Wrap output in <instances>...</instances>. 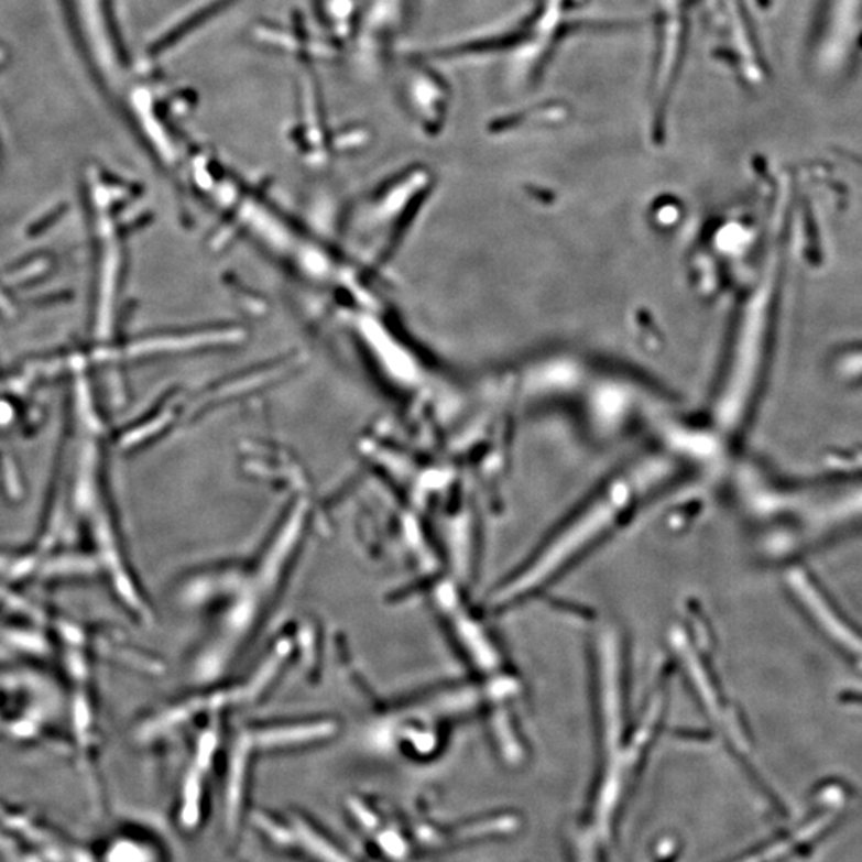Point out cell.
I'll list each match as a JSON object with an SVG mask.
<instances>
[{"label":"cell","instance_id":"1","mask_svg":"<svg viewBox=\"0 0 862 862\" xmlns=\"http://www.w3.org/2000/svg\"><path fill=\"white\" fill-rule=\"evenodd\" d=\"M665 460L652 457L647 462L631 468L626 474L612 479L542 546L541 552L527 560L526 566L516 570L497 590L492 598L495 609L523 604L572 567L574 560L587 555L596 543L622 523L651 484L668 473L670 467Z\"/></svg>","mask_w":862,"mask_h":862},{"label":"cell","instance_id":"2","mask_svg":"<svg viewBox=\"0 0 862 862\" xmlns=\"http://www.w3.org/2000/svg\"><path fill=\"white\" fill-rule=\"evenodd\" d=\"M248 752H250L248 740H241L239 748L233 752L232 764H230L229 782H227L226 790V819L230 830L236 829L237 822H239Z\"/></svg>","mask_w":862,"mask_h":862},{"label":"cell","instance_id":"3","mask_svg":"<svg viewBox=\"0 0 862 862\" xmlns=\"http://www.w3.org/2000/svg\"><path fill=\"white\" fill-rule=\"evenodd\" d=\"M294 836L312 854L323 862H351L346 854L340 853L335 845L323 839L303 819H294Z\"/></svg>","mask_w":862,"mask_h":862},{"label":"cell","instance_id":"4","mask_svg":"<svg viewBox=\"0 0 862 862\" xmlns=\"http://www.w3.org/2000/svg\"><path fill=\"white\" fill-rule=\"evenodd\" d=\"M201 776L197 770H192L184 786L183 822L187 828H195L200 821Z\"/></svg>","mask_w":862,"mask_h":862},{"label":"cell","instance_id":"5","mask_svg":"<svg viewBox=\"0 0 862 862\" xmlns=\"http://www.w3.org/2000/svg\"><path fill=\"white\" fill-rule=\"evenodd\" d=\"M378 843L383 853H385L386 856L392 858V860H404L407 851H410L403 837L393 829L382 830L378 836Z\"/></svg>","mask_w":862,"mask_h":862},{"label":"cell","instance_id":"6","mask_svg":"<svg viewBox=\"0 0 862 862\" xmlns=\"http://www.w3.org/2000/svg\"><path fill=\"white\" fill-rule=\"evenodd\" d=\"M253 822L254 825H258L259 828L264 830V832L271 837L273 842L280 843V845H291V843L296 840L294 832H290L287 829L280 828V826L275 825V822H273L272 819H269L268 816L254 814Z\"/></svg>","mask_w":862,"mask_h":862},{"label":"cell","instance_id":"7","mask_svg":"<svg viewBox=\"0 0 862 862\" xmlns=\"http://www.w3.org/2000/svg\"><path fill=\"white\" fill-rule=\"evenodd\" d=\"M349 807L351 814H353L354 818L358 819V821L361 822V826L363 828H367L369 830H374L379 826V819L378 816L372 814L371 810L367 807V805L363 804V801L357 800V798H350L349 800Z\"/></svg>","mask_w":862,"mask_h":862}]
</instances>
